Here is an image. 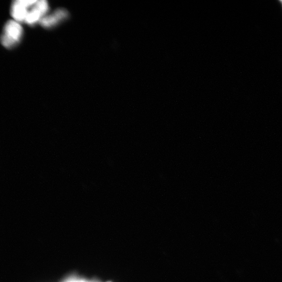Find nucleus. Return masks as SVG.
<instances>
[{
	"label": "nucleus",
	"instance_id": "1",
	"mask_svg": "<svg viewBox=\"0 0 282 282\" xmlns=\"http://www.w3.org/2000/svg\"><path fill=\"white\" fill-rule=\"evenodd\" d=\"M23 34V29L19 23L10 21L5 26L4 33L1 37L3 45L10 48L20 41Z\"/></svg>",
	"mask_w": 282,
	"mask_h": 282
},
{
	"label": "nucleus",
	"instance_id": "2",
	"mask_svg": "<svg viewBox=\"0 0 282 282\" xmlns=\"http://www.w3.org/2000/svg\"><path fill=\"white\" fill-rule=\"evenodd\" d=\"M37 1H28V0H18L13 2L11 8V14L16 22L25 21L29 11V8L32 7Z\"/></svg>",
	"mask_w": 282,
	"mask_h": 282
},
{
	"label": "nucleus",
	"instance_id": "3",
	"mask_svg": "<svg viewBox=\"0 0 282 282\" xmlns=\"http://www.w3.org/2000/svg\"><path fill=\"white\" fill-rule=\"evenodd\" d=\"M49 9L48 4L46 1H38L32 7L25 22L30 25H33L39 21Z\"/></svg>",
	"mask_w": 282,
	"mask_h": 282
},
{
	"label": "nucleus",
	"instance_id": "4",
	"mask_svg": "<svg viewBox=\"0 0 282 282\" xmlns=\"http://www.w3.org/2000/svg\"><path fill=\"white\" fill-rule=\"evenodd\" d=\"M67 15L68 13L66 11L58 10L54 14L43 17L40 20V23L44 27L50 28L66 18Z\"/></svg>",
	"mask_w": 282,
	"mask_h": 282
},
{
	"label": "nucleus",
	"instance_id": "5",
	"mask_svg": "<svg viewBox=\"0 0 282 282\" xmlns=\"http://www.w3.org/2000/svg\"><path fill=\"white\" fill-rule=\"evenodd\" d=\"M66 282H88L81 279H70L67 281Z\"/></svg>",
	"mask_w": 282,
	"mask_h": 282
},
{
	"label": "nucleus",
	"instance_id": "6",
	"mask_svg": "<svg viewBox=\"0 0 282 282\" xmlns=\"http://www.w3.org/2000/svg\"><path fill=\"white\" fill-rule=\"evenodd\" d=\"M281 2H282V1Z\"/></svg>",
	"mask_w": 282,
	"mask_h": 282
}]
</instances>
